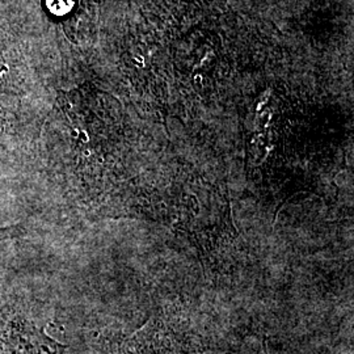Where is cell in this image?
Instances as JSON below:
<instances>
[{
    "instance_id": "cell-1",
    "label": "cell",
    "mask_w": 354,
    "mask_h": 354,
    "mask_svg": "<svg viewBox=\"0 0 354 354\" xmlns=\"http://www.w3.org/2000/svg\"><path fill=\"white\" fill-rule=\"evenodd\" d=\"M102 354H181L169 329L162 322L149 320L133 335H108L97 340Z\"/></svg>"
},
{
    "instance_id": "cell-3",
    "label": "cell",
    "mask_w": 354,
    "mask_h": 354,
    "mask_svg": "<svg viewBox=\"0 0 354 354\" xmlns=\"http://www.w3.org/2000/svg\"><path fill=\"white\" fill-rule=\"evenodd\" d=\"M26 228L20 225L16 226H8V227H0V241L16 239L23 235H26Z\"/></svg>"
},
{
    "instance_id": "cell-2",
    "label": "cell",
    "mask_w": 354,
    "mask_h": 354,
    "mask_svg": "<svg viewBox=\"0 0 354 354\" xmlns=\"http://www.w3.org/2000/svg\"><path fill=\"white\" fill-rule=\"evenodd\" d=\"M1 342L4 354H64L67 346L55 342L45 329L32 322L15 317L4 332Z\"/></svg>"
}]
</instances>
